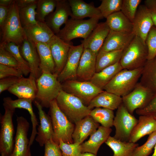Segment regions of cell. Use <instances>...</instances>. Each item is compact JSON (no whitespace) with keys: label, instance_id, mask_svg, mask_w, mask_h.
<instances>
[{"label":"cell","instance_id":"obj_8","mask_svg":"<svg viewBox=\"0 0 156 156\" xmlns=\"http://www.w3.org/2000/svg\"><path fill=\"white\" fill-rule=\"evenodd\" d=\"M61 84L63 91L77 97L87 106L95 97L103 91L90 81L68 80Z\"/></svg>","mask_w":156,"mask_h":156},{"label":"cell","instance_id":"obj_25","mask_svg":"<svg viewBox=\"0 0 156 156\" xmlns=\"http://www.w3.org/2000/svg\"><path fill=\"white\" fill-rule=\"evenodd\" d=\"M112 131L111 128L99 126L91 134L88 140L81 144L82 153L88 152L96 155L100 147L107 140Z\"/></svg>","mask_w":156,"mask_h":156},{"label":"cell","instance_id":"obj_23","mask_svg":"<svg viewBox=\"0 0 156 156\" xmlns=\"http://www.w3.org/2000/svg\"><path fill=\"white\" fill-rule=\"evenodd\" d=\"M24 28L27 38L34 44H48L55 34L45 22L38 21L37 23Z\"/></svg>","mask_w":156,"mask_h":156},{"label":"cell","instance_id":"obj_19","mask_svg":"<svg viewBox=\"0 0 156 156\" xmlns=\"http://www.w3.org/2000/svg\"><path fill=\"white\" fill-rule=\"evenodd\" d=\"M110 30L106 22L98 23L89 36L81 41L84 48L90 50L97 55Z\"/></svg>","mask_w":156,"mask_h":156},{"label":"cell","instance_id":"obj_48","mask_svg":"<svg viewBox=\"0 0 156 156\" xmlns=\"http://www.w3.org/2000/svg\"><path fill=\"white\" fill-rule=\"evenodd\" d=\"M21 71L14 68L0 64V79L9 77H23Z\"/></svg>","mask_w":156,"mask_h":156},{"label":"cell","instance_id":"obj_37","mask_svg":"<svg viewBox=\"0 0 156 156\" xmlns=\"http://www.w3.org/2000/svg\"><path fill=\"white\" fill-rule=\"evenodd\" d=\"M37 3L26 7L19 8V18L23 28L31 26L37 23L38 21L36 19Z\"/></svg>","mask_w":156,"mask_h":156},{"label":"cell","instance_id":"obj_22","mask_svg":"<svg viewBox=\"0 0 156 156\" xmlns=\"http://www.w3.org/2000/svg\"><path fill=\"white\" fill-rule=\"evenodd\" d=\"M8 90L18 99H30L34 101L37 92L36 79L30 76L27 78L20 77Z\"/></svg>","mask_w":156,"mask_h":156},{"label":"cell","instance_id":"obj_4","mask_svg":"<svg viewBox=\"0 0 156 156\" xmlns=\"http://www.w3.org/2000/svg\"><path fill=\"white\" fill-rule=\"evenodd\" d=\"M148 50L145 42L135 36L123 51L120 63L123 69L133 70L143 67L147 60Z\"/></svg>","mask_w":156,"mask_h":156},{"label":"cell","instance_id":"obj_15","mask_svg":"<svg viewBox=\"0 0 156 156\" xmlns=\"http://www.w3.org/2000/svg\"><path fill=\"white\" fill-rule=\"evenodd\" d=\"M54 12L51 13L45 22L56 35L59 32L61 26L67 21L71 16V10L68 0H56Z\"/></svg>","mask_w":156,"mask_h":156},{"label":"cell","instance_id":"obj_54","mask_svg":"<svg viewBox=\"0 0 156 156\" xmlns=\"http://www.w3.org/2000/svg\"><path fill=\"white\" fill-rule=\"evenodd\" d=\"M80 156H96V155L88 152L82 153Z\"/></svg>","mask_w":156,"mask_h":156},{"label":"cell","instance_id":"obj_29","mask_svg":"<svg viewBox=\"0 0 156 156\" xmlns=\"http://www.w3.org/2000/svg\"><path fill=\"white\" fill-rule=\"evenodd\" d=\"M122 103V97L103 90L95 97L87 106L90 110L94 108L102 107L113 111L117 109Z\"/></svg>","mask_w":156,"mask_h":156},{"label":"cell","instance_id":"obj_35","mask_svg":"<svg viewBox=\"0 0 156 156\" xmlns=\"http://www.w3.org/2000/svg\"><path fill=\"white\" fill-rule=\"evenodd\" d=\"M123 51H99L96 55V73L119 62Z\"/></svg>","mask_w":156,"mask_h":156},{"label":"cell","instance_id":"obj_20","mask_svg":"<svg viewBox=\"0 0 156 156\" xmlns=\"http://www.w3.org/2000/svg\"><path fill=\"white\" fill-rule=\"evenodd\" d=\"M96 55L90 50L84 48L77 72V80L89 81L96 73Z\"/></svg>","mask_w":156,"mask_h":156},{"label":"cell","instance_id":"obj_49","mask_svg":"<svg viewBox=\"0 0 156 156\" xmlns=\"http://www.w3.org/2000/svg\"><path fill=\"white\" fill-rule=\"evenodd\" d=\"M15 77H9L0 79V93L8 90L16 83L19 78Z\"/></svg>","mask_w":156,"mask_h":156},{"label":"cell","instance_id":"obj_34","mask_svg":"<svg viewBox=\"0 0 156 156\" xmlns=\"http://www.w3.org/2000/svg\"><path fill=\"white\" fill-rule=\"evenodd\" d=\"M39 56L40 69L42 72L55 73V64L48 44L38 42L34 44Z\"/></svg>","mask_w":156,"mask_h":156},{"label":"cell","instance_id":"obj_36","mask_svg":"<svg viewBox=\"0 0 156 156\" xmlns=\"http://www.w3.org/2000/svg\"><path fill=\"white\" fill-rule=\"evenodd\" d=\"M89 116L103 127L110 128L113 126L114 116L112 110L102 107H96L91 110Z\"/></svg>","mask_w":156,"mask_h":156},{"label":"cell","instance_id":"obj_26","mask_svg":"<svg viewBox=\"0 0 156 156\" xmlns=\"http://www.w3.org/2000/svg\"><path fill=\"white\" fill-rule=\"evenodd\" d=\"M99 126V123L95 122L89 115L83 118L75 124L72 135L73 142L81 144Z\"/></svg>","mask_w":156,"mask_h":156},{"label":"cell","instance_id":"obj_5","mask_svg":"<svg viewBox=\"0 0 156 156\" xmlns=\"http://www.w3.org/2000/svg\"><path fill=\"white\" fill-rule=\"evenodd\" d=\"M49 108V115L51 119L54 132L53 140L58 144L60 140L67 143H73L72 135L75 124L60 109L56 99L51 103Z\"/></svg>","mask_w":156,"mask_h":156},{"label":"cell","instance_id":"obj_39","mask_svg":"<svg viewBox=\"0 0 156 156\" xmlns=\"http://www.w3.org/2000/svg\"><path fill=\"white\" fill-rule=\"evenodd\" d=\"M56 0H38L37 3L36 19L38 21L45 22L46 17L55 8Z\"/></svg>","mask_w":156,"mask_h":156},{"label":"cell","instance_id":"obj_2","mask_svg":"<svg viewBox=\"0 0 156 156\" xmlns=\"http://www.w3.org/2000/svg\"><path fill=\"white\" fill-rule=\"evenodd\" d=\"M58 75L43 72L36 80L37 92L34 100L43 107H49L51 103L56 99L62 90V84L57 79Z\"/></svg>","mask_w":156,"mask_h":156},{"label":"cell","instance_id":"obj_17","mask_svg":"<svg viewBox=\"0 0 156 156\" xmlns=\"http://www.w3.org/2000/svg\"><path fill=\"white\" fill-rule=\"evenodd\" d=\"M135 36L133 32H119L110 30L100 51L107 52L123 51Z\"/></svg>","mask_w":156,"mask_h":156},{"label":"cell","instance_id":"obj_45","mask_svg":"<svg viewBox=\"0 0 156 156\" xmlns=\"http://www.w3.org/2000/svg\"><path fill=\"white\" fill-rule=\"evenodd\" d=\"M0 64L12 67L21 70L19 65L15 58L5 49L3 45L1 44Z\"/></svg>","mask_w":156,"mask_h":156},{"label":"cell","instance_id":"obj_18","mask_svg":"<svg viewBox=\"0 0 156 156\" xmlns=\"http://www.w3.org/2000/svg\"><path fill=\"white\" fill-rule=\"evenodd\" d=\"M20 51L22 57L28 63L30 69L29 76L36 80L41 75L40 60L35 44L27 38L20 46Z\"/></svg>","mask_w":156,"mask_h":156},{"label":"cell","instance_id":"obj_44","mask_svg":"<svg viewBox=\"0 0 156 156\" xmlns=\"http://www.w3.org/2000/svg\"><path fill=\"white\" fill-rule=\"evenodd\" d=\"M146 43L148 50L147 60L156 56V27H152L146 38Z\"/></svg>","mask_w":156,"mask_h":156},{"label":"cell","instance_id":"obj_21","mask_svg":"<svg viewBox=\"0 0 156 156\" xmlns=\"http://www.w3.org/2000/svg\"><path fill=\"white\" fill-rule=\"evenodd\" d=\"M34 101L38 110L40 120L35 140L40 146H42L47 141L51 139L53 140V127L50 116L46 114L43 110V107L38 102Z\"/></svg>","mask_w":156,"mask_h":156},{"label":"cell","instance_id":"obj_50","mask_svg":"<svg viewBox=\"0 0 156 156\" xmlns=\"http://www.w3.org/2000/svg\"><path fill=\"white\" fill-rule=\"evenodd\" d=\"M151 15L154 25L156 26V0H146L144 1Z\"/></svg>","mask_w":156,"mask_h":156},{"label":"cell","instance_id":"obj_53","mask_svg":"<svg viewBox=\"0 0 156 156\" xmlns=\"http://www.w3.org/2000/svg\"><path fill=\"white\" fill-rule=\"evenodd\" d=\"M12 0H0V5L9 7L12 3Z\"/></svg>","mask_w":156,"mask_h":156},{"label":"cell","instance_id":"obj_43","mask_svg":"<svg viewBox=\"0 0 156 156\" xmlns=\"http://www.w3.org/2000/svg\"><path fill=\"white\" fill-rule=\"evenodd\" d=\"M59 145L62 156H80L82 153L81 144L67 143L60 140Z\"/></svg>","mask_w":156,"mask_h":156},{"label":"cell","instance_id":"obj_14","mask_svg":"<svg viewBox=\"0 0 156 156\" xmlns=\"http://www.w3.org/2000/svg\"><path fill=\"white\" fill-rule=\"evenodd\" d=\"M55 64V73L58 75L66 62L70 45L55 34L48 44Z\"/></svg>","mask_w":156,"mask_h":156},{"label":"cell","instance_id":"obj_6","mask_svg":"<svg viewBox=\"0 0 156 156\" xmlns=\"http://www.w3.org/2000/svg\"><path fill=\"white\" fill-rule=\"evenodd\" d=\"M56 100L60 109L75 124L90 115L91 110L81 100L63 90L60 92Z\"/></svg>","mask_w":156,"mask_h":156},{"label":"cell","instance_id":"obj_51","mask_svg":"<svg viewBox=\"0 0 156 156\" xmlns=\"http://www.w3.org/2000/svg\"><path fill=\"white\" fill-rule=\"evenodd\" d=\"M10 6L5 7L0 5V28L2 27L7 18L9 13Z\"/></svg>","mask_w":156,"mask_h":156},{"label":"cell","instance_id":"obj_42","mask_svg":"<svg viewBox=\"0 0 156 156\" xmlns=\"http://www.w3.org/2000/svg\"><path fill=\"white\" fill-rule=\"evenodd\" d=\"M141 0H123L121 11L132 23Z\"/></svg>","mask_w":156,"mask_h":156},{"label":"cell","instance_id":"obj_40","mask_svg":"<svg viewBox=\"0 0 156 156\" xmlns=\"http://www.w3.org/2000/svg\"><path fill=\"white\" fill-rule=\"evenodd\" d=\"M98 7L103 17L106 18L115 12L121 11L123 0H102Z\"/></svg>","mask_w":156,"mask_h":156},{"label":"cell","instance_id":"obj_10","mask_svg":"<svg viewBox=\"0 0 156 156\" xmlns=\"http://www.w3.org/2000/svg\"><path fill=\"white\" fill-rule=\"evenodd\" d=\"M138 119L130 113L122 103L117 109L113 126L115 128V138L122 141L129 142L132 132Z\"/></svg>","mask_w":156,"mask_h":156},{"label":"cell","instance_id":"obj_33","mask_svg":"<svg viewBox=\"0 0 156 156\" xmlns=\"http://www.w3.org/2000/svg\"><path fill=\"white\" fill-rule=\"evenodd\" d=\"M106 19L105 22L111 30L119 32H132V23L121 11L112 14Z\"/></svg>","mask_w":156,"mask_h":156},{"label":"cell","instance_id":"obj_31","mask_svg":"<svg viewBox=\"0 0 156 156\" xmlns=\"http://www.w3.org/2000/svg\"><path fill=\"white\" fill-rule=\"evenodd\" d=\"M123 69L120 62H118L99 72L96 73L90 81L103 90L104 87Z\"/></svg>","mask_w":156,"mask_h":156},{"label":"cell","instance_id":"obj_12","mask_svg":"<svg viewBox=\"0 0 156 156\" xmlns=\"http://www.w3.org/2000/svg\"><path fill=\"white\" fill-rule=\"evenodd\" d=\"M14 150L11 156H31L27 138L29 123L23 116H18Z\"/></svg>","mask_w":156,"mask_h":156},{"label":"cell","instance_id":"obj_7","mask_svg":"<svg viewBox=\"0 0 156 156\" xmlns=\"http://www.w3.org/2000/svg\"><path fill=\"white\" fill-rule=\"evenodd\" d=\"M100 18L94 17L87 20L71 18L57 35L64 41L70 42L77 38H86L98 23Z\"/></svg>","mask_w":156,"mask_h":156},{"label":"cell","instance_id":"obj_46","mask_svg":"<svg viewBox=\"0 0 156 156\" xmlns=\"http://www.w3.org/2000/svg\"><path fill=\"white\" fill-rule=\"evenodd\" d=\"M139 115L151 116L156 119V92L153 94L148 103L143 107L135 110Z\"/></svg>","mask_w":156,"mask_h":156},{"label":"cell","instance_id":"obj_55","mask_svg":"<svg viewBox=\"0 0 156 156\" xmlns=\"http://www.w3.org/2000/svg\"><path fill=\"white\" fill-rule=\"evenodd\" d=\"M151 156H156V145L154 148L153 153Z\"/></svg>","mask_w":156,"mask_h":156},{"label":"cell","instance_id":"obj_24","mask_svg":"<svg viewBox=\"0 0 156 156\" xmlns=\"http://www.w3.org/2000/svg\"><path fill=\"white\" fill-rule=\"evenodd\" d=\"M71 10V18L83 19L89 17L90 18L103 17L98 7L92 3H87L82 0H68Z\"/></svg>","mask_w":156,"mask_h":156},{"label":"cell","instance_id":"obj_11","mask_svg":"<svg viewBox=\"0 0 156 156\" xmlns=\"http://www.w3.org/2000/svg\"><path fill=\"white\" fill-rule=\"evenodd\" d=\"M153 94L148 89L138 82L131 92L122 97V103L132 114L135 110L144 107Z\"/></svg>","mask_w":156,"mask_h":156},{"label":"cell","instance_id":"obj_16","mask_svg":"<svg viewBox=\"0 0 156 156\" xmlns=\"http://www.w3.org/2000/svg\"><path fill=\"white\" fill-rule=\"evenodd\" d=\"M132 23L133 32L146 43L147 36L154 24L150 13L144 5L139 6Z\"/></svg>","mask_w":156,"mask_h":156},{"label":"cell","instance_id":"obj_41","mask_svg":"<svg viewBox=\"0 0 156 156\" xmlns=\"http://www.w3.org/2000/svg\"><path fill=\"white\" fill-rule=\"evenodd\" d=\"M156 145V131L149 135L144 144L136 148L132 156H148Z\"/></svg>","mask_w":156,"mask_h":156},{"label":"cell","instance_id":"obj_52","mask_svg":"<svg viewBox=\"0 0 156 156\" xmlns=\"http://www.w3.org/2000/svg\"><path fill=\"white\" fill-rule=\"evenodd\" d=\"M17 5L19 8L27 7L37 2L36 0H16Z\"/></svg>","mask_w":156,"mask_h":156},{"label":"cell","instance_id":"obj_38","mask_svg":"<svg viewBox=\"0 0 156 156\" xmlns=\"http://www.w3.org/2000/svg\"><path fill=\"white\" fill-rule=\"evenodd\" d=\"M3 45L5 49L15 58L18 63L23 75L27 76L30 73V69L28 63L25 60L20 51V46L14 43L10 42Z\"/></svg>","mask_w":156,"mask_h":156},{"label":"cell","instance_id":"obj_1","mask_svg":"<svg viewBox=\"0 0 156 156\" xmlns=\"http://www.w3.org/2000/svg\"><path fill=\"white\" fill-rule=\"evenodd\" d=\"M1 29L0 44L12 42L20 46L27 37L20 20L19 8L16 0H13L10 6L8 16Z\"/></svg>","mask_w":156,"mask_h":156},{"label":"cell","instance_id":"obj_28","mask_svg":"<svg viewBox=\"0 0 156 156\" xmlns=\"http://www.w3.org/2000/svg\"><path fill=\"white\" fill-rule=\"evenodd\" d=\"M3 100L4 107L14 110L17 108H22L28 112L30 116L32 127L30 138L34 139L37 134L36 128L38 125L37 118L33 109L32 103L33 101L30 99L24 98L13 100L8 97L4 98Z\"/></svg>","mask_w":156,"mask_h":156},{"label":"cell","instance_id":"obj_47","mask_svg":"<svg viewBox=\"0 0 156 156\" xmlns=\"http://www.w3.org/2000/svg\"><path fill=\"white\" fill-rule=\"evenodd\" d=\"M44 145V156H62L59 144L53 140L47 141Z\"/></svg>","mask_w":156,"mask_h":156},{"label":"cell","instance_id":"obj_30","mask_svg":"<svg viewBox=\"0 0 156 156\" xmlns=\"http://www.w3.org/2000/svg\"><path fill=\"white\" fill-rule=\"evenodd\" d=\"M139 83L153 94L156 92V56L147 60L143 67Z\"/></svg>","mask_w":156,"mask_h":156},{"label":"cell","instance_id":"obj_9","mask_svg":"<svg viewBox=\"0 0 156 156\" xmlns=\"http://www.w3.org/2000/svg\"><path fill=\"white\" fill-rule=\"evenodd\" d=\"M4 107V114L0 118V153L2 155L11 156L14 147L12 118L15 110Z\"/></svg>","mask_w":156,"mask_h":156},{"label":"cell","instance_id":"obj_13","mask_svg":"<svg viewBox=\"0 0 156 156\" xmlns=\"http://www.w3.org/2000/svg\"><path fill=\"white\" fill-rule=\"evenodd\" d=\"M83 49L82 43L75 46L70 45L66 64L58 75L57 79L60 83L77 79V70Z\"/></svg>","mask_w":156,"mask_h":156},{"label":"cell","instance_id":"obj_56","mask_svg":"<svg viewBox=\"0 0 156 156\" xmlns=\"http://www.w3.org/2000/svg\"><path fill=\"white\" fill-rule=\"evenodd\" d=\"M1 156H3V155H1Z\"/></svg>","mask_w":156,"mask_h":156},{"label":"cell","instance_id":"obj_27","mask_svg":"<svg viewBox=\"0 0 156 156\" xmlns=\"http://www.w3.org/2000/svg\"><path fill=\"white\" fill-rule=\"evenodd\" d=\"M156 131V119L146 115H140L131 134L129 142L136 143L145 136Z\"/></svg>","mask_w":156,"mask_h":156},{"label":"cell","instance_id":"obj_3","mask_svg":"<svg viewBox=\"0 0 156 156\" xmlns=\"http://www.w3.org/2000/svg\"><path fill=\"white\" fill-rule=\"evenodd\" d=\"M143 67L129 70L123 69L104 87L103 90L121 97L131 92L140 80Z\"/></svg>","mask_w":156,"mask_h":156},{"label":"cell","instance_id":"obj_32","mask_svg":"<svg viewBox=\"0 0 156 156\" xmlns=\"http://www.w3.org/2000/svg\"><path fill=\"white\" fill-rule=\"evenodd\" d=\"M105 143L113 151V156H132L138 146L136 143L122 141L110 136Z\"/></svg>","mask_w":156,"mask_h":156}]
</instances>
